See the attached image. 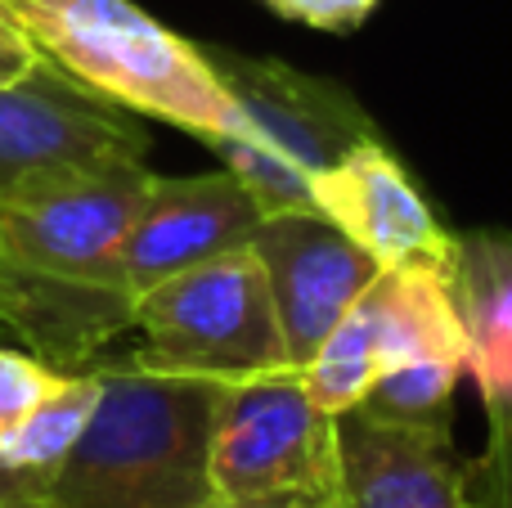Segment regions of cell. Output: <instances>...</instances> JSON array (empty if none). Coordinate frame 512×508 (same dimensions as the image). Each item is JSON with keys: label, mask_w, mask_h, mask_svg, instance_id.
I'll use <instances>...</instances> for the list:
<instances>
[{"label": "cell", "mask_w": 512, "mask_h": 508, "mask_svg": "<svg viewBox=\"0 0 512 508\" xmlns=\"http://www.w3.org/2000/svg\"><path fill=\"white\" fill-rule=\"evenodd\" d=\"M212 477L221 500L337 491V414L319 410L292 365L234 378L216 419Z\"/></svg>", "instance_id": "obj_7"}, {"label": "cell", "mask_w": 512, "mask_h": 508, "mask_svg": "<svg viewBox=\"0 0 512 508\" xmlns=\"http://www.w3.org/2000/svg\"><path fill=\"white\" fill-rule=\"evenodd\" d=\"M252 252L270 279L274 315L292 369L319 351L342 315L369 293L382 266L324 212H274L261 221Z\"/></svg>", "instance_id": "obj_8"}, {"label": "cell", "mask_w": 512, "mask_h": 508, "mask_svg": "<svg viewBox=\"0 0 512 508\" xmlns=\"http://www.w3.org/2000/svg\"><path fill=\"white\" fill-rule=\"evenodd\" d=\"M463 374H468L463 360H418V365L382 369L355 410L409 428H450L454 387Z\"/></svg>", "instance_id": "obj_15"}, {"label": "cell", "mask_w": 512, "mask_h": 508, "mask_svg": "<svg viewBox=\"0 0 512 508\" xmlns=\"http://www.w3.org/2000/svg\"><path fill=\"white\" fill-rule=\"evenodd\" d=\"M490 437L468 464V495L477 508H512V401L486 405Z\"/></svg>", "instance_id": "obj_17"}, {"label": "cell", "mask_w": 512, "mask_h": 508, "mask_svg": "<svg viewBox=\"0 0 512 508\" xmlns=\"http://www.w3.org/2000/svg\"><path fill=\"white\" fill-rule=\"evenodd\" d=\"M207 63L243 108L248 131L212 144L225 167L252 189L265 216L315 212V185L360 140H369L373 117L337 81L310 77L279 59H252L239 50L207 45Z\"/></svg>", "instance_id": "obj_4"}, {"label": "cell", "mask_w": 512, "mask_h": 508, "mask_svg": "<svg viewBox=\"0 0 512 508\" xmlns=\"http://www.w3.org/2000/svg\"><path fill=\"white\" fill-rule=\"evenodd\" d=\"M216 508H342L337 491H274L252 500H221Z\"/></svg>", "instance_id": "obj_20"}, {"label": "cell", "mask_w": 512, "mask_h": 508, "mask_svg": "<svg viewBox=\"0 0 512 508\" xmlns=\"http://www.w3.org/2000/svg\"><path fill=\"white\" fill-rule=\"evenodd\" d=\"M50 63L140 117H162L207 144L248 131L239 99L203 45L162 27L131 0H0Z\"/></svg>", "instance_id": "obj_3"}, {"label": "cell", "mask_w": 512, "mask_h": 508, "mask_svg": "<svg viewBox=\"0 0 512 508\" xmlns=\"http://www.w3.org/2000/svg\"><path fill=\"white\" fill-rule=\"evenodd\" d=\"M450 293L468 333V374L481 401H512V234L454 239Z\"/></svg>", "instance_id": "obj_12"}, {"label": "cell", "mask_w": 512, "mask_h": 508, "mask_svg": "<svg viewBox=\"0 0 512 508\" xmlns=\"http://www.w3.org/2000/svg\"><path fill=\"white\" fill-rule=\"evenodd\" d=\"M63 383H68V374L54 369L50 360L32 356V351L0 347V441L23 419H32Z\"/></svg>", "instance_id": "obj_16"}, {"label": "cell", "mask_w": 512, "mask_h": 508, "mask_svg": "<svg viewBox=\"0 0 512 508\" xmlns=\"http://www.w3.org/2000/svg\"><path fill=\"white\" fill-rule=\"evenodd\" d=\"M99 396L45 491L50 508H216V419L230 378L149 360L99 365Z\"/></svg>", "instance_id": "obj_2"}, {"label": "cell", "mask_w": 512, "mask_h": 508, "mask_svg": "<svg viewBox=\"0 0 512 508\" xmlns=\"http://www.w3.org/2000/svg\"><path fill=\"white\" fill-rule=\"evenodd\" d=\"M41 45L32 41V36L18 27V18L9 14L5 5H0V86H9V81L27 77V72L41 63Z\"/></svg>", "instance_id": "obj_19"}, {"label": "cell", "mask_w": 512, "mask_h": 508, "mask_svg": "<svg viewBox=\"0 0 512 508\" xmlns=\"http://www.w3.org/2000/svg\"><path fill=\"white\" fill-rule=\"evenodd\" d=\"M261 221V203L230 167L189 180L153 176L131 221V234H126V275H131L135 302L149 288L167 284L203 261L252 248Z\"/></svg>", "instance_id": "obj_9"}, {"label": "cell", "mask_w": 512, "mask_h": 508, "mask_svg": "<svg viewBox=\"0 0 512 508\" xmlns=\"http://www.w3.org/2000/svg\"><path fill=\"white\" fill-rule=\"evenodd\" d=\"M135 329L144 333L140 360L180 374L234 383L292 365L274 315L270 279L252 248L225 252L149 288L135 302Z\"/></svg>", "instance_id": "obj_5"}, {"label": "cell", "mask_w": 512, "mask_h": 508, "mask_svg": "<svg viewBox=\"0 0 512 508\" xmlns=\"http://www.w3.org/2000/svg\"><path fill=\"white\" fill-rule=\"evenodd\" d=\"M373 288V284H369ZM382 374V356H378V311L373 297L364 293L351 311L342 315L333 333L319 342V351L301 365V383L315 396L319 410L328 414H346L369 396L373 378Z\"/></svg>", "instance_id": "obj_14"}, {"label": "cell", "mask_w": 512, "mask_h": 508, "mask_svg": "<svg viewBox=\"0 0 512 508\" xmlns=\"http://www.w3.org/2000/svg\"><path fill=\"white\" fill-rule=\"evenodd\" d=\"M342 508H477L450 428H409L364 410L337 414Z\"/></svg>", "instance_id": "obj_11"}, {"label": "cell", "mask_w": 512, "mask_h": 508, "mask_svg": "<svg viewBox=\"0 0 512 508\" xmlns=\"http://www.w3.org/2000/svg\"><path fill=\"white\" fill-rule=\"evenodd\" d=\"M149 185V162H126L0 203V329L54 369L135 329L126 234Z\"/></svg>", "instance_id": "obj_1"}, {"label": "cell", "mask_w": 512, "mask_h": 508, "mask_svg": "<svg viewBox=\"0 0 512 508\" xmlns=\"http://www.w3.org/2000/svg\"><path fill=\"white\" fill-rule=\"evenodd\" d=\"M99 396V378L72 369L68 383L32 414L23 419L5 441H0V504L14 500H45L50 482L59 477L63 459L72 455L81 428Z\"/></svg>", "instance_id": "obj_13"}, {"label": "cell", "mask_w": 512, "mask_h": 508, "mask_svg": "<svg viewBox=\"0 0 512 508\" xmlns=\"http://www.w3.org/2000/svg\"><path fill=\"white\" fill-rule=\"evenodd\" d=\"M315 212L342 225L382 270L396 266H441L454 261V234L436 221L414 176L396 153L369 135L315 185Z\"/></svg>", "instance_id": "obj_10"}, {"label": "cell", "mask_w": 512, "mask_h": 508, "mask_svg": "<svg viewBox=\"0 0 512 508\" xmlns=\"http://www.w3.org/2000/svg\"><path fill=\"white\" fill-rule=\"evenodd\" d=\"M270 9H279L283 18H297V23H310V27H355L369 18V9L378 0H265Z\"/></svg>", "instance_id": "obj_18"}, {"label": "cell", "mask_w": 512, "mask_h": 508, "mask_svg": "<svg viewBox=\"0 0 512 508\" xmlns=\"http://www.w3.org/2000/svg\"><path fill=\"white\" fill-rule=\"evenodd\" d=\"M126 162H149V126L104 90L50 59L0 86V203Z\"/></svg>", "instance_id": "obj_6"}, {"label": "cell", "mask_w": 512, "mask_h": 508, "mask_svg": "<svg viewBox=\"0 0 512 508\" xmlns=\"http://www.w3.org/2000/svg\"><path fill=\"white\" fill-rule=\"evenodd\" d=\"M0 508H50L45 500H14V504H0Z\"/></svg>", "instance_id": "obj_21"}]
</instances>
